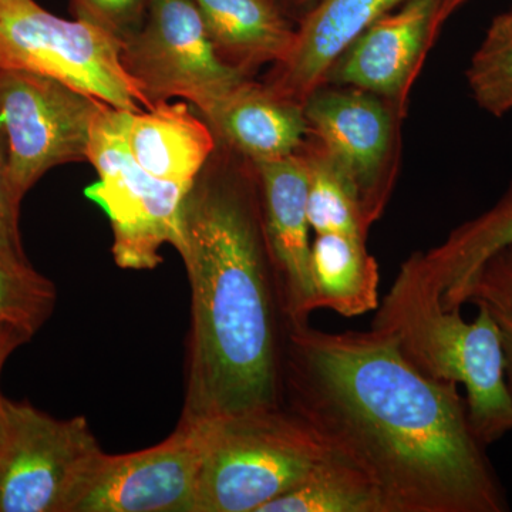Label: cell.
Instances as JSON below:
<instances>
[{
    "instance_id": "6da1fadb",
    "label": "cell",
    "mask_w": 512,
    "mask_h": 512,
    "mask_svg": "<svg viewBox=\"0 0 512 512\" xmlns=\"http://www.w3.org/2000/svg\"><path fill=\"white\" fill-rule=\"evenodd\" d=\"M284 407L375 481L384 512H504L460 386L420 373L383 330L286 323Z\"/></svg>"
},
{
    "instance_id": "7a4b0ae2",
    "label": "cell",
    "mask_w": 512,
    "mask_h": 512,
    "mask_svg": "<svg viewBox=\"0 0 512 512\" xmlns=\"http://www.w3.org/2000/svg\"><path fill=\"white\" fill-rule=\"evenodd\" d=\"M174 248L191 288L180 420L284 407L286 319L251 161L217 141L185 194Z\"/></svg>"
},
{
    "instance_id": "3957f363",
    "label": "cell",
    "mask_w": 512,
    "mask_h": 512,
    "mask_svg": "<svg viewBox=\"0 0 512 512\" xmlns=\"http://www.w3.org/2000/svg\"><path fill=\"white\" fill-rule=\"evenodd\" d=\"M474 305L473 322L444 309L416 252L400 266L372 328L389 333L424 376L464 387L471 426L487 447L512 430V399L500 326L485 303Z\"/></svg>"
},
{
    "instance_id": "277c9868",
    "label": "cell",
    "mask_w": 512,
    "mask_h": 512,
    "mask_svg": "<svg viewBox=\"0 0 512 512\" xmlns=\"http://www.w3.org/2000/svg\"><path fill=\"white\" fill-rule=\"evenodd\" d=\"M326 450L285 407L205 421L195 512H261L301 483Z\"/></svg>"
},
{
    "instance_id": "5b68a950",
    "label": "cell",
    "mask_w": 512,
    "mask_h": 512,
    "mask_svg": "<svg viewBox=\"0 0 512 512\" xmlns=\"http://www.w3.org/2000/svg\"><path fill=\"white\" fill-rule=\"evenodd\" d=\"M121 50L123 40L92 23L59 18L35 0H0V69L42 74L114 109H153Z\"/></svg>"
},
{
    "instance_id": "8992f818",
    "label": "cell",
    "mask_w": 512,
    "mask_h": 512,
    "mask_svg": "<svg viewBox=\"0 0 512 512\" xmlns=\"http://www.w3.org/2000/svg\"><path fill=\"white\" fill-rule=\"evenodd\" d=\"M128 113L107 104L94 121L87 161L99 180L84 194L109 217L116 264L146 271L163 262L164 245L177 242L181 205L191 185L160 180L134 160L127 143Z\"/></svg>"
},
{
    "instance_id": "52a82bcc",
    "label": "cell",
    "mask_w": 512,
    "mask_h": 512,
    "mask_svg": "<svg viewBox=\"0 0 512 512\" xmlns=\"http://www.w3.org/2000/svg\"><path fill=\"white\" fill-rule=\"evenodd\" d=\"M103 453L86 417L56 419L6 399L0 512H72Z\"/></svg>"
},
{
    "instance_id": "ba28073f",
    "label": "cell",
    "mask_w": 512,
    "mask_h": 512,
    "mask_svg": "<svg viewBox=\"0 0 512 512\" xmlns=\"http://www.w3.org/2000/svg\"><path fill=\"white\" fill-rule=\"evenodd\" d=\"M121 62L153 107L184 99L202 117L252 79L221 59L192 0H148L143 25L123 42Z\"/></svg>"
},
{
    "instance_id": "9c48e42d",
    "label": "cell",
    "mask_w": 512,
    "mask_h": 512,
    "mask_svg": "<svg viewBox=\"0 0 512 512\" xmlns=\"http://www.w3.org/2000/svg\"><path fill=\"white\" fill-rule=\"evenodd\" d=\"M104 106L42 74L0 69V126L19 204L47 171L87 161L94 121Z\"/></svg>"
},
{
    "instance_id": "30bf717a",
    "label": "cell",
    "mask_w": 512,
    "mask_h": 512,
    "mask_svg": "<svg viewBox=\"0 0 512 512\" xmlns=\"http://www.w3.org/2000/svg\"><path fill=\"white\" fill-rule=\"evenodd\" d=\"M303 111L308 137L348 178L372 227L386 210L399 177L406 116L376 94L332 84L315 90Z\"/></svg>"
},
{
    "instance_id": "8fae6325",
    "label": "cell",
    "mask_w": 512,
    "mask_h": 512,
    "mask_svg": "<svg viewBox=\"0 0 512 512\" xmlns=\"http://www.w3.org/2000/svg\"><path fill=\"white\" fill-rule=\"evenodd\" d=\"M205 421H181L156 446L101 454L72 512H195Z\"/></svg>"
},
{
    "instance_id": "7c38bea8",
    "label": "cell",
    "mask_w": 512,
    "mask_h": 512,
    "mask_svg": "<svg viewBox=\"0 0 512 512\" xmlns=\"http://www.w3.org/2000/svg\"><path fill=\"white\" fill-rule=\"evenodd\" d=\"M444 0H406L369 26L330 67L325 84L376 94L407 116L410 93L444 23Z\"/></svg>"
},
{
    "instance_id": "4fadbf2b",
    "label": "cell",
    "mask_w": 512,
    "mask_h": 512,
    "mask_svg": "<svg viewBox=\"0 0 512 512\" xmlns=\"http://www.w3.org/2000/svg\"><path fill=\"white\" fill-rule=\"evenodd\" d=\"M262 227L286 323H308L316 311L311 278L308 168L301 150L281 160L252 163Z\"/></svg>"
},
{
    "instance_id": "5bb4252c",
    "label": "cell",
    "mask_w": 512,
    "mask_h": 512,
    "mask_svg": "<svg viewBox=\"0 0 512 512\" xmlns=\"http://www.w3.org/2000/svg\"><path fill=\"white\" fill-rule=\"evenodd\" d=\"M406 0H318L296 26L289 52L262 83L282 99L305 104L330 67L377 19Z\"/></svg>"
},
{
    "instance_id": "9a60e30c",
    "label": "cell",
    "mask_w": 512,
    "mask_h": 512,
    "mask_svg": "<svg viewBox=\"0 0 512 512\" xmlns=\"http://www.w3.org/2000/svg\"><path fill=\"white\" fill-rule=\"evenodd\" d=\"M202 119L218 143L254 164L295 156L308 138L303 106L282 99L254 79Z\"/></svg>"
},
{
    "instance_id": "2e32d148",
    "label": "cell",
    "mask_w": 512,
    "mask_h": 512,
    "mask_svg": "<svg viewBox=\"0 0 512 512\" xmlns=\"http://www.w3.org/2000/svg\"><path fill=\"white\" fill-rule=\"evenodd\" d=\"M127 143L144 170L183 185L192 184L217 150L211 127L185 101H164L151 110L130 111Z\"/></svg>"
},
{
    "instance_id": "e0dca14e",
    "label": "cell",
    "mask_w": 512,
    "mask_h": 512,
    "mask_svg": "<svg viewBox=\"0 0 512 512\" xmlns=\"http://www.w3.org/2000/svg\"><path fill=\"white\" fill-rule=\"evenodd\" d=\"M218 55L239 72L254 76L289 52L296 26L275 0H192Z\"/></svg>"
},
{
    "instance_id": "ac0fdd59",
    "label": "cell",
    "mask_w": 512,
    "mask_h": 512,
    "mask_svg": "<svg viewBox=\"0 0 512 512\" xmlns=\"http://www.w3.org/2000/svg\"><path fill=\"white\" fill-rule=\"evenodd\" d=\"M512 244V183L490 210L451 231L444 242L420 252L447 311L461 309L478 269L498 249Z\"/></svg>"
},
{
    "instance_id": "d6986e66",
    "label": "cell",
    "mask_w": 512,
    "mask_h": 512,
    "mask_svg": "<svg viewBox=\"0 0 512 512\" xmlns=\"http://www.w3.org/2000/svg\"><path fill=\"white\" fill-rule=\"evenodd\" d=\"M356 235L318 234L311 245L316 309L356 318L379 308V265Z\"/></svg>"
},
{
    "instance_id": "ffe728a7",
    "label": "cell",
    "mask_w": 512,
    "mask_h": 512,
    "mask_svg": "<svg viewBox=\"0 0 512 512\" xmlns=\"http://www.w3.org/2000/svg\"><path fill=\"white\" fill-rule=\"evenodd\" d=\"M261 512H384L382 494L362 467L328 447L315 467Z\"/></svg>"
},
{
    "instance_id": "44dd1931",
    "label": "cell",
    "mask_w": 512,
    "mask_h": 512,
    "mask_svg": "<svg viewBox=\"0 0 512 512\" xmlns=\"http://www.w3.org/2000/svg\"><path fill=\"white\" fill-rule=\"evenodd\" d=\"M301 153L308 168V220L312 231L316 235L367 238L370 227L345 174L312 138H306Z\"/></svg>"
},
{
    "instance_id": "7402d4cb",
    "label": "cell",
    "mask_w": 512,
    "mask_h": 512,
    "mask_svg": "<svg viewBox=\"0 0 512 512\" xmlns=\"http://www.w3.org/2000/svg\"><path fill=\"white\" fill-rule=\"evenodd\" d=\"M468 89L478 107L504 116L512 110V9L491 23L481 45L471 57Z\"/></svg>"
},
{
    "instance_id": "603a6c76",
    "label": "cell",
    "mask_w": 512,
    "mask_h": 512,
    "mask_svg": "<svg viewBox=\"0 0 512 512\" xmlns=\"http://www.w3.org/2000/svg\"><path fill=\"white\" fill-rule=\"evenodd\" d=\"M56 286L30 262L0 249V325L28 330L33 336L55 312Z\"/></svg>"
},
{
    "instance_id": "cb8c5ba5",
    "label": "cell",
    "mask_w": 512,
    "mask_h": 512,
    "mask_svg": "<svg viewBox=\"0 0 512 512\" xmlns=\"http://www.w3.org/2000/svg\"><path fill=\"white\" fill-rule=\"evenodd\" d=\"M148 0H70L74 18L92 23L120 40H126L143 25Z\"/></svg>"
},
{
    "instance_id": "d4e9b609",
    "label": "cell",
    "mask_w": 512,
    "mask_h": 512,
    "mask_svg": "<svg viewBox=\"0 0 512 512\" xmlns=\"http://www.w3.org/2000/svg\"><path fill=\"white\" fill-rule=\"evenodd\" d=\"M477 302L512 312V244L498 249L478 269L468 286L464 305Z\"/></svg>"
},
{
    "instance_id": "484cf974",
    "label": "cell",
    "mask_w": 512,
    "mask_h": 512,
    "mask_svg": "<svg viewBox=\"0 0 512 512\" xmlns=\"http://www.w3.org/2000/svg\"><path fill=\"white\" fill-rule=\"evenodd\" d=\"M20 207L10 188L8 147L0 126V249L18 261L30 262L20 235Z\"/></svg>"
},
{
    "instance_id": "4316f807",
    "label": "cell",
    "mask_w": 512,
    "mask_h": 512,
    "mask_svg": "<svg viewBox=\"0 0 512 512\" xmlns=\"http://www.w3.org/2000/svg\"><path fill=\"white\" fill-rule=\"evenodd\" d=\"M32 339V333L19 328V326L0 325V380H2L3 369H5L10 356ZM6 399L8 397L3 396L2 389H0V434H2L3 423H5Z\"/></svg>"
},
{
    "instance_id": "83f0119b",
    "label": "cell",
    "mask_w": 512,
    "mask_h": 512,
    "mask_svg": "<svg viewBox=\"0 0 512 512\" xmlns=\"http://www.w3.org/2000/svg\"><path fill=\"white\" fill-rule=\"evenodd\" d=\"M485 305L493 312L494 318L497 319L498 326H500L501 339H503L505 350V362H507V382L512 399V312L498 308V306L488 305V303H485Z\"/></svg>"
},
{
    "instance_id": "f1b7e54d",
    "label": "cell",
    "mask_w": 512,
    "mask_h": 512,
    "mask_svg": "<svg viewBox=\"0 0 512 512\" xmlns=\"http://www.w3.org/2000/svg\"><path fill=\"white\" fill-rule=\"evenodd\" d=\"M275 2L289 19L299 20L318 0H275Z\"/></svg>"
},
{
    "instance_id": "f546056e",
    "label": "cell",
    "mask_w": 512,
    "mask_h": 512,
    "mask_svg": "<svg viewBox=\"0 0 512 512\" xmlns=\"http://www.w3.org/2000/svg\"><path fill=\"white\" fill-rule=\"evenodd\" d=\"M464 2H466V0H444L443 8H441V22H446Z\"/></svg>"
}]
</instances>
